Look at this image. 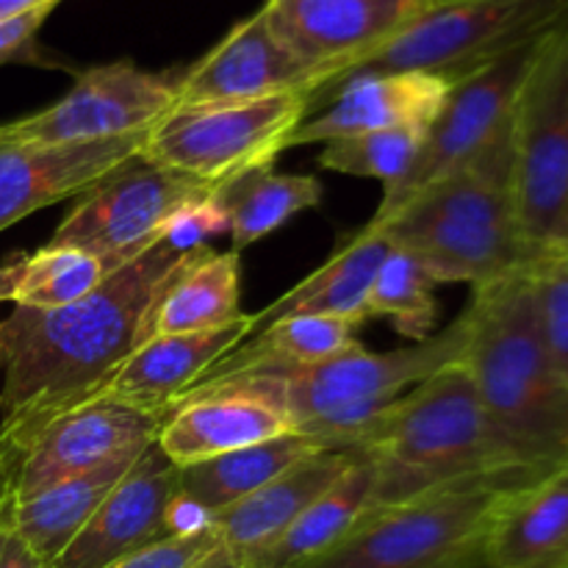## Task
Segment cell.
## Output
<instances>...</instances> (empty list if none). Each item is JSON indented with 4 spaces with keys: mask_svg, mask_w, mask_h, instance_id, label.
Here are the masks:
<instances>
[{
    "mask_svg": "<svg viewBox=\"0 0 568 568\" xmlns=\"http://www.w3.org/2000/svg\"><path fill=\"white\" fill-rule=\"evenodd\" d=\"M189 253L159 242L92 294L53 311L14 308L0 322V444L20 458L55 416L103 397L142 344L144 314Z\"/></svg>",
    "mask_w": 568,
    "mask_h": 568,
    "instance_id": "1",
    "label": "cell"
},
{
    "mask_svg": "<svg viewBox=\"0 0 568 568\" xmlns=\"http://www.w3.org/2000/svg\"><path fill=\"white\" fill-rule=\"evenodd\" d=\"M464 366L488 416L532 477L568 460V386L558 377L532 300L530 270L475 288Z\"/></svg>",
    "mask_w": 568,
    "mask_h": 568,
    "instance_id": "2",
    "label": "cell"
},
{
    "mask_svg": "<svg viewBox=\"0 0 568 568\" xmlns=\"http://www.w3.org/2000/svg\"><path fill=\"white\" fill-rule=\"evenodd\" d=\"M510 125L514 116L469 164L369 222L392 247L414 253L438 286L483 288L536 264L516 216Z\"/></svg>",
    "mask_w": 568,
    "mask_h": 568,
    "instance_id": "3",
    "label": "cell"
},
{
    "mask_svg": "<svg viewBox=\"0 0 568 568\" xmlns=\"http://www.w3.org/2000/svg\"><path fill=\"white\" fill-rule=\"evenodd\" d=\"M358 453L375 464L377 508L449 483L536 480L491 422L464 361L405 392Z\"/></svg>",
    "mask_w": 568,
    "mask_h": 568,
    "instance_id": "4",
    "label": "cell"
},
{
    "mask_svg": "<svg viewBox=\"0 0 568 568\" xmlns=\"http://www.w3.org/2000/svg\"><path fill=\"white\" fill-rule=\"evenodd\" d=\"M466 342H469V320L460 314L453 325L433 333L425 342H414L410 347L392 349V353H369L361 347L320 364L247 369L239 375L203 381L189 388L175 408L189 399L231 394V397H247L270 405L292 425V430H297L305 422L344 405L399 397L410 392L427 377L460 364L466 355Z\"/></svg>",
    "mask_w": 568,
    "mask_h": 568,
    "instance_id": "5",
    "label": "cell"
},
{
    "mask_svg": "<svg viewBox=\"0 0 568 568\" xmlns=\"http://www.w3.org/2000/svg\"><path fill=\"white\" fill-rule=\"evenodd\" d=\"M505 488L510 483L464 480L375 508L342 541L294 568H488V521Z\"/></svg>",
    "mask_w": 568,
    "mask_h": 568,
    "instance_id": "6",
    "label": "cell"
},
{
    "mask_svg": "<svg viewBox=\"0 0 568 568\" xmlns=\"http://www.w3.org/2000/svg\"><path fill=\"white\" fill-rule=\"evenodd\" d=\"M568 14V0H433L405 31L338 75L311 111L342 83L388 72H427L455 83L497 55L544 37Z\"/></svg>",
    "mask_w": 568,
    "mask_h": 568,
    "instance_id": "7",
    "label": "cell"
},
{
    "mask_svg": "<svg viewBox=\"0 0 568 568\" xmlns=\"http://www.w3.org/2000/svg\"><path fill=\"white\" fill-rule=\"evenodd\" d=\"M510 136L516 216L538 264L568 250V14L538 44Z\"/></svg>",
    "mask_w": 568,
    "mask_h": 568,
    "instance_id": "8",
    "label": "cell"
},
{
    "mask_svg": "<svg viewBox=\"0 0 568 568\" xmlns=\"http://www.w3.org/2000/svg\"><path fill=\"white\" fill-rule=\"evenodd\" d=\"M308 114V92H283L247 103L175 105L148 133L142 159L216 192L247 172L275 164Z\"/></svg>",
    "mask_w": 568,
    "mask_h": 568,
    "instance_id": "9",
    "label": "cell"
},
{
    "mask_svg": "<svg viewBox=\"0 0 568 568\" xmlns=\"http://www.w3.org/2000/svg\"><path fill=\"white\" fill-rule=\"evenodd\" d=\"M183 70L150 72L133 61L89 67L53 105L0 125V144H81L148 133L178 105Z\"/></svg>",
    "mask_w": 568,
    "mask_h": 568,
    "instance_id": "10",
    "label": "cell"
},
{
    "mask_svg": "<svg viewBox=\"0 0 568 568\" xmlns=\"http://www.w3.org/2000/svg\"><path fill=\"white\" fill-rule=\"evenodd\" d=\"M209 192L214 189L139 155L81 194L48 244L83 250L111 275L153 250L183 203Z\"/></svg>",
    "mask_w": 568,
    "mask_h": 568,
    "instance_id": "11",
    "label": "cell"
},
{
    "mask_svg": "<svg viewBox=\"0 0 568 568\" xmlns=\"http://www.w3.org/2000/svg\"><path fill=\"white\" fill-rule=\"evenodd\" d=\"M544 37L497 55L494 61L477 67L469 75L453 83L447 103L427 131L414 166L403 181L383 189V200L369 222L386 220L399 205L408 203L416 192L469 164L508 125L519 89L530 72Z\"/></svg>",
    "mask_w": 568,
    "mask_h": 568,
    "instance_id": "12",
    "label": "cell"
},
{
    "mask_svg": "<svg viewBox=\"0 0 568 568\" xmlns=\"http://www.w3.org/2000/svg\"><path fill=\"white\" fill-rule=\"evenodd\" d=\"M433 0H266L272 33L320 75L311 103L425 14Z\"/></svg>",
    "mask_w": 568,
    "mask_h": 568,
    "instance_id": "13",
    "label": "cell"
},
{
    "mask_svg": "<svg viewBox=\"0 0 568 568\" xmlns=\"http://www.w3.org/2000/svg\"><path fill=\"white\" fill-rule=\"evenodd\" d=\"M164 422V416L111 397L89 399L55 416L20 455L11 499H28L44 488L144 453L159 438Z\"/></svg>",
    "mask_w": 568,
    "mask_h": 568,
    "instance_id": "14",
    "label": "cell"
},
{
    "mask_svg": "<svg viewBox=\"0 0 568 568\" xmlns=\"http://www.w3.org/2000/svg\"><path fill=\"white\" fill-rule=\"evenodd\" d=\"M320 89V75L305 67L281 39L272 33L264 11L233 26V31L183 70L178 105L247 103L283 92Z\"/></svg>",
    "mask_w": 568,
    "mask_h": 568,
    "instance_id": "15",
    "label": "cell"
},
{
    "mask_svg": "<svg viewBox=\"0 0 568 568\" xmlns=\"http://www.w3.org/2000/svg\"><path fill=\"white\" fill-rule=\"evenodd\" d=\"M148 133L50 148L0 144V231L33 211L87 194L111 172L139 159Z\"/></svg>",
    "mask_w": 568,
    "mask_h": 568,
    "instance_id": "16",
    "label": "cell"
},
{
    "mask_svg": "<svg viewBox=\"0 0 568 568\" xmlns=\"http://www.w3.org/2000/svg\"><path fill=\"white\" fill-rule=\"evenodd\" d=\"M178 488L181 469L153 442L111 488L53 568H103L166 538L164 514Z\"/></svg>",
    "mask_w": 568,
    "mask_h": 568,
    "instance_id": "17",
    "label": "cell"
},
{
    "mask_svg": "<svg viewBox=\"0 0 568 568\" xmlns=\"http://www.w3.org/2000/svg\"><path fill=\"white\" fill-rule=\"evenodd\" d=\"M453 83L427 72H388L364 75L342 83L325 100V111L300 122L288 139V148L358 133L394 131V128H425L442 114Z\"/></svg>",
    "mask_w": 568,
    "mask_h": 568,
    "instance_id": "18",
    "label": "cell"
},
{
    "mask_svg": "<svg viewBox=\"0 0 568 568\" xmlns=\"http://www.w3.org/2000/svg\"><path fill=\"white\" fill-rule=\"evenodd\" d=\"M253 333V314H242L214 331L148 338L122 364L103 397L133 405L148 414L170 416L178 399L200 377Z\"/></svg>",
    "mask_w": 568,
    "mask_h": 568,
    "instance_id": "19",
    "label": "cell"
},
{
    "mask_svg": "<svg viewBox=\"0 0 568 568\" xmlns=\"http://www.w3.org/2000/svg\"><path fill=\"white\" fill-rule=\"evenodd\" d=\"M355 458L358 453L316 449L308 458L281 471L275 480L261 486L258 491L220 510L214 516V530L222 547L231 549L233 558L250 568L325 488H331L353 466Z\"/></svg>",
    "mask_w": 568,
    "mask_h": 568,
    "instance_id": "20",
    "label": "cell"
},
{
    "mask_svg": "<svg viewBox=\"0 0 568 568\" xmlns=\"http://www.w3.org/2000/svg\"><path fill=\"white\" fill-rule=\"evenodd\" d=\"M488 568H568V469L505 488L486 536Z\"/></svg>",
    "mask_w": 568,
    "mask_h": 568,
    "instance_id": "21",
    "label": "cell"
},
{
    "mask_svg": "<svg viewBox=\"0 0 568 568\" xmlns=\"http://www.w3.org/2000/svg\"><path fill=\"white\" fill-rule=\"evenodd\" d=\"M286 433H294L292 425L270 405L216 394L178 405L161 425L155 444L178 469H183Z\"/></svg>",
    "mask_w": 568,
    "mask_h": 568,
    "instance_id": "22",
    "label": "cell"
},
{
    "mask_svg": "<svg viewBox=\"0 0 568 568\" xmlns=\"http://www.w3.org/2000/svg\"><path fill=\"white\" fill-rule=\"evenodd\" d=\"M388 253H392V244L366 225L364 231L347 239L314 275L300 281L270 308L253 314L250 336L288 316H336V320L364 325L372 283Z\"/></svg>",
    "mask_w": 568,
    "mask_h": 568,
    "instance_id": "23",
    "label": "cell"
},
{
    "mask_svg": "<svg viewBox=\"0 0 568 568\" xmlns=\"http://www.w3.org/2000/svg\"><path fill=\"white\" fill-rule=\"evenodd\" d=\"M239 253L211 244L192 250L144 314L142 344L178 333L214 331L239 320Z\"/></svg>",
    "mask_w": 568,
    "mask_h": 568,
    "instance_id": "24",
    "label": "cell"
},
{
    "mask_svg": "<svg viewBox=\"0 0 568 568\" xmlns=\"http://www.w3.org/2000/svg\"><path fill=\"white\" fill-rule=\"evenodd\" d=\"M139 455H128V458L114 460L103 469L44 488L28 499H11L3 514L6 527L39 560L53 566L61 558V552L75 541L83 525L92 519L100 503L109 497L111 488L136 464Z\"/></svg>",
    "mask_w": 568,
    "mask_h": 568,
    "instance_id": "25",
    "label": "cell"
},
{
    "mask_svg": "<svg viewBox=\"0 0 568 568\" xmlns=\"http://www.w3.org/2000/svg\"><path fill=\"white\" fill-rule=\"evenodd\" d=\"M375 464L358 453L347 471L320 494L250 568H294L342 541L375 505Z\"/></svg>",
    "mask_w": 568,
    "mask_h": 568,
    "instance_id": "26",
    "label": "cell"
},
{
    "mask_svg": "<svg viewBox=\"0 0 568 568\" xmlns=\"http://www.w3.org/2000/svg\"><path fill=\"white\" fill-rule=\"evenodd\" d=\"M358 327L355 322L336 320V316H288L275 322L266 331L244 338L236 349L216 361L203 381L239 375L247 369H272V366H308L320 361L338 358L361 349ZM197 386V383H194Z\"/></svg>",
    "mask_w": 568,
    "mask_h": 568,
    "instance_id": "27",
    "label": "cell"
},
{
    "mask_svg": "<svg viewBox=\"0 0 568 568\" xmlns=\"http://www.w3.org/2000/svg\"><path fill=\"white\" fill-rule=\"evenodd\" d=\"M216 197L231 222V250L242 253L286 225L300 211L316 209L325 197V186L314 175H286L264 166L216 189Z\"/></svg>",
    "mask_w": 568,
    "mask_h": 568,
    "instance_id": "28",
    "label": "cell"
},
{
    "mask_svg": "<svg viewBox=\"0 0 568 568\" xmlns=\"http://www.w3.org/2000/svg\"><path fill=\"white\" fill-rule=\"evenodd\" d=\"M316 449L320 447H314L300 433H286L272 442L253 444V447L236 449V453L220 455V458L203 460V464L183 466L181 491L192 494L216 516L239 499L258 491L261 486L275 480L281 471L308 458Z\"/></svg>",
    "mask_w": 568,
    "mask_h": 568,
    "instance_id": "29",
    "label": "cell"
},
{
    "mask_svg": "<svg viewBox=\"0 0 568 568\" xmlns=\"http://www.w3.org/2000/svg\"><path fill=\"white\" fill-rule=\"evenodd\" d=\"M109 277L94 255L75 247L44 244L31 255H17V277L9 303L17 308L53 311L78 303Z\"/></svg>",
    "mask_w": 568,
    "mask_h": 568,
    "instance_id": "30",
    "label": "cell"
},
{
    "mask_svg": "<svg viewBox=\"0 0 568 568\" xmlns=\"http://www.w3.org/2000/svg\"><path fill=\"white\" fill-rule=\"evenodd\" d=\"M436 286L438 283L414 253L392 247L372 283L369 300H366V320L383 316L405 338L425 342L436 333L438 325Z\"/></svg>",
    "mask_w": 568,
    "mask_h": 568,
    "instance_id": "31",
    "label": "cell"
},
{
    "mask_svg": "<svg viewBox=\"0 0 568 568\" xmlns=\"http://www.w3.org/2000/svg\"><path fill=\"white\" fill-rule=\"evenodd\" d=\"M425 136V128H394V131L333 139L325 142V150L320 153V166L342 175L375 178L383 189H388L408 175Z\"/></svg>",
    "mask_w": 568,
    "mask_h": 568,
    "instance_id": "32",
    "label": "cell"
},
{
    "mask_svg": "<svg viewBox=\"0 0 568 568\" xmlns=\"http://www.w3.org/2000/svg\"><path fill=\"white\" fill-rule=\"evenodd\" d=\"M530 281L544 347L558 377L568 386V250L532 264Z\"/></svg>",
    "mask_w": 568,
    "mask_h": 568,
    "instance_id": "33",
    "label": "cell"
},
{
    "mask_svg": "<svg viewBox=\"0 0 568 568\" xmlns=\"http://www.w3.org/2000/svg\"><path fill=\"white\" fill-rule=\"evenodd\" d=\"M227 231H231V222H227L225 205L220 203L216 192H209L203 194V197L183 203L181 209L166 220L161 242L181 250V253H192V250L209 244V239Z\"/></svg>",
    "mask_w": 568,
    "mask_h": 568,
    "instance_id": "34",
    "label": "cell"
},
{
    "mask_svg": "<svg viewBox=\"0 0 568 568\" xmlns=\"http://www.w3.org/2000/svg\"><path fill=\"white\" fill-rule=\"evenodd\" d=\"M216 544H220L216 530L189 538L166 536L161 538V541L136 549V552L125 555V558L114 560V564L103 568H189L197 564L203 555H209Z\"/></svg>",
    "mask_w": 568,
    "mask_h": 568,
    "instance_id": "35",
    "label": "cell"
},
{
    "mask_svg": "<svg viewBox=\"0 0 568 568\" xmlns=\"http://www.w3.org/2000/svg\"><path fill=\"white\" fill-rule=\"evenodd\" d=\"M164 530L166 536H175V538L203 536V532L214 530V514H211L200 499H194L192 494L178 488L175 497H172L170 505H166Z\"/></svg>",
    "mask_w": 568,
    "mask_h": 568,
    "instance_id": "36",
    "label": "cell"
},
{
    "mask_svg": "<svg viewBox=\"0 0 568 568\" xmlns=\"http://www.w3.org/2000/svg\"><path fill=\"white\" fill-rule=\"evenodd\" d=\"M53 9H37L31 14H22L17 20L0 22V67L9 64V61L31 59L33 53V39H37L39 28L44 26V20L50 17Z\"/></svg>",
    "mask_w": 568,
    "mask_h": 568,
    "instance_id": "37",
    "label": "cell"
},
{
    "mask_svg": "<svg viewBox=\"0 0 568 568\" xmlns=\"http://www.w3.org/2000/svg\"><path fill=\"white\" fill-rule=\"evenodd\" d=\"M0 568H53V566L39 560L37 555H33L31 549H28L26 544L9 530V536H6V544H3V555H0Z\"/></svg>",
    "mask_w": 568,
    "mask_h": 568,
    "instance_id": "38",
    "label": "cell"
},
{
    "mask_svg": "<svg viewBox=\"0 0 568 568\" xmlns=\"http://www.w3.org/2000/svg\"><path fill=\"white\" fill-rule=\"evenodd\" d=\"M17 466H20V458H17L11 449H6L3 444H0V516L6 514L11 497H14Z\"/></svg>",
    "mask_w": 568,
    "mask_h": 568,
    "instance_id": "39",
    "label": "cell"
},
{
    "mask_svg": "<svg viewBox=\"0 0 568 568\" xmlns=\"http://www.w3.org/2000/svg\"><path fill=\"white\" fill-rule=\"evenodd\" d=\"M61 0H0V22L17 20L37 9H55Z\"/></svg>",
    "mask_w": 568,
    "mask_h": 568,
    "instance_id": "40",
    "label": "cell"
},
{
    "mask_svg": "<svg viewBox=\"0 0 568 568\" xmlns=\"http://www.w3.org/2000/svg\"><path fill=\"white\" fill-rule=\"evenodd\" d=\"M189 568H244V566L239 564V560L231 555V549L222 547V541H220L209 555H203L197 564L189 566Z\"/></svg>",
    "mask_w": 568,
    "mask_h": 568,
    "instance_id": "41",
    "label": "cell"
},
{
    "mask_svg": "<svg viewBox=\"0 0 568 568\" xmlns=\"http://www.w3.org/2000/svg\"><path fill=\"white\" fill-rule=\"evenodd\" d=\"M14 277H17V258L0 264V303H9ZM0 372H3V336H0Z\"/></svg>",
    "mask_w": 568,
    "mask_h": 568,
    "instance_id": "42",
    "label": "cell"
},
{
    "mask_svg": "<svg viewBox=\"0 0 568 568\" xmlns=\"http://www.w3.org/2000/svg\"><path fill=\"white\" fill-rule=\"evenodd\" d=\"M6 536H9V527H6L3 516H0V555H3V544H6Z\"/></svg>",
    "mask_w": 568,
    "mask_h": 568,
    "instance_id": "43",
    "label": "cell"
},
{
    "mask_svg": "<svg viewBox=\"0 0 568 568\" xmlns=\"http://www.w3.org/2000/svg\"><path fill=\"white\" fill-rule=\"evenodd\" d=\"M564 466H566V469H568V460H566V464H564Z\"/></svg>",
    "mask_w": 568,
    "mask_h": 568,
    "instance_id": "44",
    "label": "cell"
}]
</instances>
